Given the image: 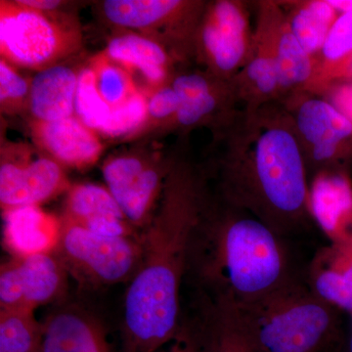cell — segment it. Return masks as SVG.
<instances>
[{
    "label": "cell",
    "instance_id": "obj_24",
    "mask_svg": "<svg viewBox=\"0 0 352 352\" xmlns=\"http://www.w3.org/2000/svg\"><path fill=\"white\" fill-rule=\"evenodd\" d=\"M292 32L312 58L323 48L340 13L329 0H280Z\"/></svg>",
    "mask_w": 352,
    "mask_h": 352
},
{
    "label": "cell",
    "instance_id": "obj_37",
    "mask_svg": "<svg viewBox=\"0 0 352 352\" xmlns=\"http://www.w3.org/2000/svg\"><path fill=\"white\" fill-rule=\"evenodd\" d=\"M38 352H41V351H38Z\"/></svg>",
    "mask_w": 352,
    "mask_h": 352
},
{
    "label": "cell",
    "instance_id": "obj_16",
    "mask_svg": "<svg viewBox=\"0 0 352 352\" xmlns=\"http://www.w3.org/2000/svg\"><path fill=\"white\" fill-rule=\"evenodd\" d=\"M92 232L113 237H134V227L107 189L80 184L69 190L66 215L62 219Z\"/></svg>",
    "mask_w": 352,
    "mask_h": 352
},
{
    "label": "cell",
    "instance_id": "obj_7",
    "mask_svg": "<svg viewBox=\"0 0 352 352\" xmlns=\"http://www.w3.org/2000/svg\"><path fill=\"white\" fill-rule=\"evenodd\" d=\"M252 10V1L243 0H217L205 7L195 41L210 75L231 80L249 61L254 36Z\"/></svg>",
    "mask_w": 352,
    "mask_h": 352
},
{
    "label": "cell",
    "instance_id": "obj_19",
    "mask_svg": "<svg viewBox=\"0 0 352 352\" xmlns=\"http://www.w3.org/2000/svg\"><path fill=\"white\" fill-rule=\"evenodd\" d=\"M307 283L317 296L349 314L352 309V239L322 249L310 264Z\"/></svg>",
    "mask_w": 352,
    "mask_h": 352
},
{
    "label": "cell",
    "instance_id": "obj_5",
    "mask_svg": "<svg viewBox=\"0 0 352 352\" xmlns=\"http://www.w3.org/2000/svg\"><path fill=\"white\" fill-rule=\"evenodd\" d=\"M291 117L310 179L320 173H349L352 124L325 97L307 90L282 99Z\"/></svg>",
    "mask_w": 352,
    "mask_h": 352
},
{
    "label": "cell",
    "instance_id": "obj_14",
    "mask_svg": "<svg viewBox=\"0 0 352 352\" xmlns=\"http://www.w3.org/2000/svg\"><path fill=\"white\" fill-rule=\"evenodd\" d=\"M43 324L41 352H117L105 324L80 305H59Z\"/></svg>",
    "mask_w": 352,
    "mask_h": 352
},
{
    "label": "cell",
    "instance_id": "obj_35",
    "mask_svg": "<svg viewBox=\"0 0 352 352\" xmlns=\"http://www.w3.org/2000/svg\"><path fill=\"white\" fill-rule=\"evenodd\" d=\"M329 1L340 15L352 11V0H329Z\"/></svg>",
    "mask_w": 352,
    "mask_h": 352
},
{
    "label": "cell",
    "instance_id": "obj_9",
    "mask_svg": "<svg viewBox=\"0 0 352 352\" xmlns=\"http://www.w3.org/2000/svg\"><path fill=\"white\" fill-rule=\"evenodd\" d=\"M69 273L55 252L12 258L0 270V308H36L59 302Z\"/></svg>",
    "mask_w": 352,
    "mask_h": 352
},
{
    "label": "cell",
    "instance_id": "obj_31",
    "mask_svg": "<svg viewBox=\"0 0 352 352\" xmlns=\"http://www.w3.org/2000/svg\"><path fill=\"white\" fill-rule=\"evenodd\" d=\"M180 105V99L171 85L157 90L147 101V110L151 117L156 120L170 119L175 120Z\"/></svg>",
    "mask_w": 352,
    "mask_h": 352
},
{
    "label": "cell",
    "instance_id": "obj_18",
    "mask_svg": "<svg viewBox=\"0 0 352 352\" xmlns=\"http://www.w3.org/2000/svg\"><path fill=\"white\" fill-rule=\"evenodd\" d=\"M310 210L332 242L352 239L351 173H320L310 179Z\"/></svg>",
    "mask_w": 352,
    "mask_h": 352
},
{
    "label": "cell",
    "instance_id": "obj_12",
    "mask_svg": "<svg viewBox=\"0 0 352 352\" xmlns=\"http://www.w3.org/2000/svg\"><path fill=\"white\" fill-rule=\"evenodd\" d=\"M170 85L180 99L175 122L183 129L210 120L221 126L242 108L230 80L210 74H182L176 76Z\"/></svg>",
    "mask_w": 352,
    "mask_h": 352
},
{
    "label": "cell",
    "instance_id": "obj_4",
    "mask_svg": "<svg viewBox=\"0 0 352 352\" xmlns=\"http://www.w3.org/2000/svg\"><path fill=\"white\" fill-rule=\"evenodd\" d=\"M234 307L264 352H342L344 312L300 278L256 302Z\"/></svg>",
    "mask_w": 352,
    "mask_h": 352
},
{
    "label": "cell",
    "instance_id": "obj_25",
    "mask_svg": "<svg viewBox=\"0 0 352 352\" xmlns=\"http://www.w3.org/2000/svg\"><path fill=\"white\" fill-rule=\"evenodd\" d=\"M106 55L127 68L138 69L148 82L160 85L166 78L168 55L156 41L135 36L113 38L109 43Z\"/></svg>",
    "mask_w": 352,
    "mask_h": 352
},
{
    "label": "cell",
    "instance_id": "obj_26",
    "mask_svg": "<svg viewBox=\"0 0 352 352\" xmlns=\"http://www.w3.org/2000/svg\"><path fill=\"white\" fill-rule=\"evenodd\" d=\"M43 324L34 311L24 308H0V352L41 351Z\"/></svg>",
    "mask_w": 352,
    "mask_h": 352
},
{
    "label": "cell",
    "instance_id": "obj_33",
    "mask_svg": "<svg viewBox=\"0 0 352 352\" xmlns=\"http://www.w3.org/2000/svg\"><path fill=\"white\" fill-rule=\"evenodd\" d=\"M157 352H200V351L184 324L182 323V328L177 337Z\"/></svg>",
    "mask_w": 352,
    "mask_h": 352
},
{
    "label": "cell",
    "instance_id": "obj_13",
    "mask_svg": "<svg viewBox=\"0 0 352 352\" xmlns=\"http://www.w3.org/2000/svg\"><path fill=\"white\" fill-rule=\"evenodd\" d=\"M107 189L133 227L147 226L162 188L163 173L138 157L111 160L103 168Z\"/></svg>",
    "mask_w": 352,
    "mask_h": 352
},
{
    "label": "cell",
    "instance_id": "obj_27",
    "mask_svg": "<svg viewBox=\"0 0 352 352\" xmlns=\"http://www.w3.org/2000/svg\"><path fill=\"white\" fill-rule=\"evenodd\" d=\"M113 108L102 98L96 87L94 69L85 68L78 74L75 99V115L85 126L103 133Z\"/></svg>",
    "mask_w": 352,
    "mask_h": 352
},
{
    "label": "cell",
    "instance_id": "obj_11",
    "mask_svg": "<svg viewBox=\"0 0 352 352\" xmlns=\"http://www.w3.org/2000/svg\"><path fill=\"white\" fill-rule=\"evenodd\" d=\"M182 322L200 352H264L229 303L195 293L193 314Z\"/></svg>",
    "mask_w": 352,
    "mask_h": 352
},
{
    "label": "cell",
    "instance_id": "obj_10",
    "mask_svg": "<svg viewBox=\"0 0 352 352\" xmlns=\"http://www.w3.org/2000/svg\"><path fill=\"white\" fill-rule=\"evenodd\" d=\"M256 12L254 45L249 61L232 80L241 107L256 109L266 104L279 102V69L272 32H271L270 0L252 1Z\"/></svg>",
    "mask_w": 352,
    "mask_h": 352
},
{
    "label": "cell",
    "instance_id": "obj_2",
    "mask_svg": "<svg viewBox=\"0 0 352 352\" xmlns=\"http://www.w3.org/2000/svg\"><path fill=\"white\" fill-rule=\"evenodd\" d=\"M159 215L141 236L142 261L124 296L120 352H157L182 328V289L208 194L188 168L170 175Z\"/></svg>",
    "mask_w": 352,
    "mask_h": 352
},
{
    "label": "cell",
    "instance_id": "obj_6",
    "mask_svg": "<svg viewBox=\"0 0 352 352\" xmlns=\"http://www.w3.org/2000/svg\"><path fill=\"white\" fill-rule=\"evenodd\" d=\"M62 224L55 254L78 283L97 288L131 281L142 261L141 236L113 237Z\"/></svg>",
    "mask_w": 352,
    "mask_h": 352
},
{
    "label": "cell",
    "instance_id": "obj_17",
    "mask_svg": "<svg viewBox=\"0 0 352 352\" xmlns=\"http://www.w3.org/2000/svg\"><path fill=\"white\" fill-rule=\"evenodd\" d=\"M62 227V219L38 206L4 210V245L12 258L53 254L59 244Z\"/></svg>",
    "mask_w": 352,
    "mask_h": 352
},
{
    "label": "cell",
    "instance_id": "obj_29",
    "mask_svg": "<svg viewBox=\"0 0 352 352\" xmlns=\"http://www.w3.org/2000/svg\"><path fill=\"white\" fill-rule=\"evenodd\" d=\"M148 115L147 100L136 91L129 100L113 108L110 120L103 134L110 138H119L138 129Z\"/></svg>",
    "mask_w": 352,
    "mask_h": 352
},
{
    "label": "cell",
    "instance_id": "obj_21",
    "mask_svg": "<svg viewBox=\"0 0 352 352\" xmlns=\"http://www.w3.org/2000/svg\"><path fill=\"white\" fill-rule=\"evenodd\" d=\"M271 32L279 69L281 98L307 90L314 71V60L292 32L279 0H270Z\"/></svg>",
    "mask_w": 352,
    "mask_h": 352
},
{
    "label": "cell",
    "instance_id": "obj_15",
    "mask_svg": "<svg viewBox=\"0 0 352 352\" xmlns=\"http://www.w3.org/2000/svg\"><path fill=\"white\" fill-rule=\"evenodd\" d=\"M68 188L60 164L39 157L25 164L2 163L0 166V204L2 210L38 206Z\"/></svg>",
    "mask_w": 352,
    "mask_h": 352
},
{
    "label": "cell",
    "instance_id": "obj_32",
    "mask_svg": "<svg viewBox=\"0 0 352 352\" xmlns=\"http://www.w3.org/2000/svg\"><path fill=\"white\" fill-rule=\"evenodd\" d=\"M351 120L352 124V80L333 85L325 94L322 95Z\"/></svg>",
    "mask_w": 352,
    "mask_h": 352
},
{
    "label": "cell",
    "instance_id": "obj_36",
    "mask_svg": "<svg viewBox=\"0 0 352 352\" xmlns=\"http://www.w3.org/2000/svg\"><path fill=\"white\" fill-rule=\"evenodd\" d=\"M349 327H347L346 331V338H344L342 352H352V309L349 312Z\"/></svg>",
    "mask_w": 352,
    "mask_h": 352
},
{
    "label": "cell",
    "instance_id": "obj_23",
    "mask_svg": "<svg viewBox=\"0 0 352 352\" xmlns=\"http://www.w3.org/2000/svg\"><path fill=\"white\" fill-rule=\"evenodd\" d=\"M314 60V76L307 91L322 96L333 85L352 80V11L340 16Z\"/></svg>",
    "mask_w": 352,
    "mask_h": 352
},
{
    "label": "cell",
    "instance_id": "obj_22",
    "mask_svg": "<svg viewBox=\"0 0 352 352\" xmlns=\"http://www.w3.org/2000/svg\"><path fill=\"white\" fill-rule=\"evenodd\" d=\"M78 75L62 65L41 69L30 85L29 102L38 122L73 117Z\"/></svg>",
    "mask_w": 352,
    "mask_h": 352
},
{
    "label": "cell",
    "instance_id": "obj_8",
    "mask_svg": "<svg viewBox=\"0 0 352 352\" xmlns=\"http://www.w3.org/2000/svg\"><path fill=\"white\" fill-rule=\"evenodd\" d=\"M1 53L13 63L39 68L54 61L67 50L63 32L43 12L17 2H1Z\"/></svg>",
    "mask_w": 352,
    "mask_h": 352
},
{
    "label": "cell",
    "instance_id": "obj_3",
    "mask_svg": "<svg viewBox=\"0 0 352 352\" xmlns=\"http://www.w3.org/2000/svg\"><path fill=\"white\" fill-rule=\"evenodd\" d=\"M287 238L247 210L208 198L190 247L196 294L241 307L300 279Z\"/></svg>",
    "mask_w": 352,
    "mask_h": 352
},
{
    "label": "cell",
    "instance_id": "obj_20",
    "mask_svg": "<svg viewBox=\"0 0 352 352\" xmlns=\"http://www.w3.org/2000/svg\"><path fill=\"white\" fill-rule=\"evenodd\" d=\"M36 136L57 161L78 168L94 164L103 149L96 131L76 116L56 122H38Z\"/></svg>",
    "mask_w": 352,
    "mask_h": 352
},
{
    "label": "cell",
    "instance_id": "obj_30",
    "mask_svg": "<svg viewBox=\"0 0 352 352\" xmlns=\"http://www.w3.org/2000/svg\"><path fill=\"white\" fill-rule=\"evenodd\" d=\"M30 94V85L15 71L6 60L0 61V98L1 103L19 102Z\"/></svg>",
    "mask_w": 352,
    "mask_h": 352
},
{
    "label": "cell",
    "instance_id": "obj_1",
    "mask_svg": "<svg viewBox=\"0 0 352 352\" xmlns=\"http://www.w3.org/2000/svg\"><path fill=\"white\" fill-rule=\"evenodd\" d=\"M217 129L219 197L285 238L309 227L310 178L283 104L241 108Z\"/></svg>",
    "mask_w": 352,
    "mask_h": 352
},
{
    "label": "cell",
    "instance_id": "obj_34",
    "mask_svg": "<svg viewBox=\"0 0 352 352\" xmlns=\"http://www.w3.org/2000/svg\"><path fill=\"white\" fill-rule=\"evenodd\" d=\"M18 3L39 12L52 10L60 6V1H53V0H25V1L22 0V1H18Z\"/></svg>",
    "mask_w": 352,
    "mask_h": 352
},
{
    "label": "cell",
    "instance_id": "obj_28",
    "mask_svg": "<svg viewBox=\"0 0 352 352\" xmlns=\"http://www.w3.org/2000/svg\"><path fill=\"white\" fill-rule=\"evenodd\" d=\"M96 87L104 99L112 108L122 105L135 94L129 76L120 67L107 60H99L92 67Z\"/></svg>",
    "mask_w": 352,
    "mask_h": 352
}]
</instances>
